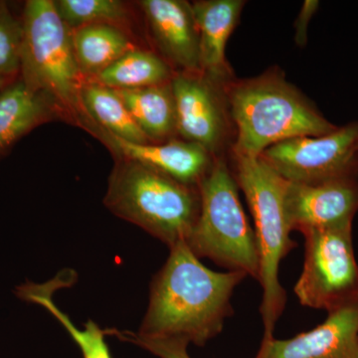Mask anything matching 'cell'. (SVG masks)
Segmentation results:
<instances>
[{
  "label": "cell",
  "mask_w": 358,
  "mask_h": 358,
  "mask_svg": "<svg viewBox=\"0 0 358 358\" xmlns=\"http://www.w3.org/2000/svg\"><path fill=\"white\" fill-rule=\"evenodd\" d=\"M23 25L6 3L0 2V79L16 74L21 69Z\"/></svg>",
  "instance_id": "cell-22"
},
{
  "label": "cell",
  "mask_w": 358,
  "mask_h": 358,
  "mask_svg": "<svg viewBox=\"0 0 358 358\" xmlns=\"http://www.w3.org/2000/svg\"><path fill=\"white\" fill-rule=\"evenodd\" d=\"M103 138L121 159L133 160L152 167L188 185H199L208 173L216 157L205 148L187 141H171L164 143H129L102 129Z\"/></svg>",
  "instance_id": "cell-13"
},
{
  "label": "cell",
  "mask_w": 358,
  "mask_h": 358,
  "mask_svg": "<svg viewBox=\"0 0 358 358\" xmlns=\"http://www.w3.org/2000/svg\"><path fill=\"white\" fill-rule=\"evenodd\" d=\"M171 86L176 131L215 157L227 145L232 124L224 85L202 73L182 72L173 76Z\"/></svg>",
  "instance_id": "cell-9"
},
{
  "label": "cell",
  "mask_w": 358,
  "mask_h": 358,
  "mask_svg": "<svg viewBox=\"0 0 358 358\" xmlns=\"http://www.w3.org/2000/svg\"><path fill=\"white\" fill-rule=\"evenodd\" d=\"M65 281L61 275L46 284H26L18 288L17 294L21 299L42 306L45 310L65 327L73 341L81 350L83 358H112L109 346L106 343V331L100 329L96 322L89 320L83 329H78L70 317L63 313L53 301V292L64 287Z\"/></svg>",
  "instance_id": "cell-20"
},
{
  "label": "cell",
  "mask_w": 358,
  "mask_h": 358,
  "mask_svg": "<svg viewBox=\"0 0 358 358\" xmlns=\"http://www.w3.org/2000/svg\"><path fill=\"white\" fill-rule=\"evenodd\" d=\"M103 203L171 248L192 234L199 215L200 195L199 186L120 157Z\"/></svg>",
  "instance_id": "cell-3"
},
{
  "label": "cell",
  "mask_w": 358,
  "mask_h": 358,
  "mask_svg": "<svg viewBox=\"0 0 358 358\" xmlns=\"http://www.w3.org/2000/svg\"><path fill=\"white\" fill-rule=\"evenodd\" d=\"M96 83L114 90H131L171 83L169 65L150 52L131 49L95 77Z\"/></svg>",
  "instance_id": "cell-19"
},
{
  "label": "cell",
  "mask_w": 358,
  "mask_h": 358,
  "mask_svg": "<svg viewBox=\"0 0 358 358\" xmlns=\"http://www.w3.org/2000/svg\"><path fill=\"white\" fill-rule=\"evenodd\" d=\"M115 92L150 141L169 138L176 131V107L171 83Z\"/></svg>",
  "instance_id": "cell-17"
},
{
  "label": "cell",
  "mask_w": 358,
  "mask_h": 358,
  "mask_svg": "<svg viewBox=\"0 0 358 358\" xmlns=\"http://www.w3.org/2000/svg\"><path fill=\"white\" fill-rule=\"evenodd\" d=\"M232 173L243 192L255 222V235L260 256L262 301L260 313L263 338L274 336L275 324L287 303V293L279 279L280 266L298 246L289 234L285 206L287 181L260 157H232Z\"/></svg>",
  "instance_id": "cell-4"
},
{
  "label": "cell",
  "mask_w": 358,
  "mask_h": 358,
  "mask_svg": "<svg viewBox=\"0 0 358 358\" xmlns=\"http://www.w3.org/2000/svg\"><path fill=\"white\" fill-rule=\"evenodd\" d=\"M305 237L303 270L294 293L303 307L327 313L358 303V264L352 223L301 233Z\"/></svg>",
  "instance_id": "cell-7"
},
{
  "label": "cell",
  "mask_w": 358,
  "mask_h": 358,
  "mask_svg": "<svg viewBox=\"0 0 358 358\" xmlns=\"http://www.w3.org/2000/svg\"><path fill=\"white\" fill-rule=\"evenodd\" d=\"M80 98L84 112L100 124L103 131L129 143L152 141L134 121L115 90L96 82L84 83Z\"/></svg>",
  "instance_id": "cell-18"
},
{
  "label": "cell",
  "mask_w": 358,
  "mask_h": 358,
  "mask_svg": "<svg viewBox=\"0 0 358 358\" xmlns=\"http://www.w3.org/2000/svg\"><path fill=\"white\" fill-rule=\"evenodd\" d=\"M285 206L292 231L303 233L352 223L358 211L357 178H334L315 183L287 181Z\"/></svg>",
  "instance_id": "cell-10"
},
{
  "label": "cell",
  "mask_w": 358,
  "mask_h": 358,
  "mask_svg": "<svg viewBox=\"0 0 358 358\" xmlns=\"http://www.w3.org/2000/svg\"><path fill=\"white\" fill-rule=\"evenodd\" d=\"M260 159L288 182L358 176V122L320 136H298L267 148Z\"/></svg>",
  "instance_id": "cell-8"
},
{
  "label": "cell",
  "mask_w": 358,
  "mask_h": 358,
  "mask_svg": "<svg viewBox=\"0 0 358 358\" xmlns=\"http://www.w3.org/2000/svg\"><path fill=\"white\" fill-rule=\"evenodd\" d=\"M254 358H358V303L292 338H263Z\"/></svg>",
  "instance_id": "cell-11"
},
{
  "label": "cell",
  "mask_w": 358,
  "mask_h": 358,
  "mask_svg": "<svg viewBox=\"0 0 358 358\" xmlns=\"http://www.w3.org/2000/svg\"><path fill=\"white\" fill-rule=\"evenodd\" d=\"M22 79L52 103L71 113H84L83 75L77 64L72 36L51 0L26 2L22 18Z\"/></svg>",
  "instance_id": "cell-6"
},
{
  "label": "cell",
  "mask_w": 358,
  "mask_h": 358,
  "mask_svg": "<svg viewBox=\"0 0 358 358\" xmlns=\"http://www.w3.org/2000/svg\"><path fill=\"white\" fill-rule=\"evenodd\" d=\"M320 2L315 0H307L301 6L300 13L294 23V40L296 45L300 47L305 46L307 43L308 28L312 20L313 14L317 11Z\"/></svg>",
  "instance_id": "cell-24"
},
{
  "label": "cell",
  "mask_w": 358,
  "mask_h": 358,
  "mask_svg": "<svg viewBox=\"0 0 358 358\" xmlns=\"http://www.w3.org/2000/svg\"><path fill=\"white\" fill-rule=\"evenodd\" d=\"M169 250L166 264L152 279L138 334L181 339L202 348L222 333L233 315L231 299L247 275L207 268L186 242Z\"/></svg>",
  "instance_id": "cell-1"
},
{
  "label": "cell",
  "mask_w": 358,
  "mask_h": 358,
  "mask_svg": "<svg viewBox=\"0 0 358 358\" xmlns=\"http://www.w3.org/2000/svg\"><path fill=\"white\" fill-rule=\"evenodd\" d=\"M140 4L164 57L183 72L201 73L199 28L192 4L183 0H143Z\"/></svg>",
  "instance_id": "cell-12"
},
{
  "label": "cell",
  "mask_w": 358,
  "mask_h": 358,
  "mask_svg": "<svg viewBox=\"0 0 358 358\" xmlns=\"http://www.w3.org/2000/svg\"><path fill=\"white\" fill-rule=\"evenodd\" d=\"M6 80L0 79V91L4 88V84H6Z\"/></svg>",
  "instance_id": "cell-25"
},
{
  "label": "cell",
  "mask_w": 358,
  "mask_h": 358,
  "mask_svg": "<svg viewBox=\"0 0 358 358\" xmlns=\"http://www.w3.org/2000/svg\"><path fill=\"white\" fill-rule=\"evenodd\" d=\"M245 4L243 0H204L192 4L199 28L200 69L219 84L225 85L233 79L226 46Z\"/></svg>",
  "instance_id": "cell-14"
},
{
  "label": "cell",
  "mask_w": 358,
  "mask_h": 358,
  "mask_svg": "<svg viewBox=\"0 0 358 358\" xmlns=\"http://www.w3.org/2000/svg\"><path fill=\"white\" fill-rule=\"evenodd\" d=\"M235 129L233 157H260L275 143L298 136H320L338 127L289 84L279 70L224 85Z\"/></svg>",
  "instance_id": "cell-2"
},
{
  "label": "cell",
  "mask_w": 358,
  "mask_h": 358,
  "mask_svg": "<svg viewBox=\"0 0 358 358\" xmlns=\"http://www.w3.org/2000/svg\"><path fill=\"white\" fill-rule=\"evenodd\" d=\"M71 36L77 64L84 77H96L134 49L126 34L113 24L83 26L73 30Z\"/></svg>",
  "instance_id": "cell-16"
},
{
  "label": "cell",
  "mask_w": 358,
  "mask_h": 358,
  "mask_svg": "<svg viewBox=\"0 0 358 358\" xmlns=\"http://www.w3.org/2000/svg\"><path fill=\"white\" fill-rule=\"evenodd\" d=\"M122 341H128L147 350L157 358H192L188 355V343L181 339L148 338L129 331H112Z\"/></svg>",
  "instance_id": "cell-23"
},
{
  "label": "cell",
  "mask_w": 358,
  "mask_h": 358,
  "mask_svg": "<svg viewBox=\"0 0 358 358\" xmlns=\"http://www.w3.org/2000/svg\"><path fill=\"white\" fill-rule=\"evenodd\" d=\"M60 17L68 28L91 24H113L126 17L124 4L117 0H58L54 1Z\"/></svg>",
  "instance_id": "cell-21"
},
{
  "label": "cell",
  "mask_w": 358,
  "mask_h": 358,
  "mask_svg": "<svg viewBox=\"0 0 358 358\" xmlns=\"http://www.w3.org/2000/svg\"><path fill=\"white\" fill-rule=\"evenodd\" d=\"M199 215L186 244L199 259L259 282L260 256L255 231L239 197V187L222 157L199 183Z\"/></svg>",
  "instance_id": "cell-5"
},
{
  "label": "cell",
  "mask_w": 358,
  "mask_h": 358,
  "mask_svg": "<svg viewBox=\"0 0 358 358\" xmlns=\"http://www.w3.org/2000/svg\"><path fill=\"white\" fill-rule=\"evenodd\" d=\"M53 103L20 79L0 91V152L46 121Z\"/></svg>",
  "instance_id": "cell-15"
}]
</instances>
